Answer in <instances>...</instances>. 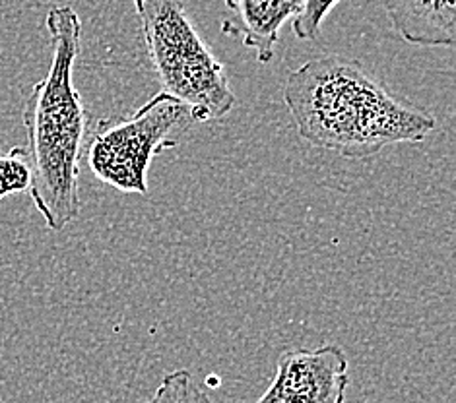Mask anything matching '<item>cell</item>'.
I'll return each instance as SVG.
<instances>
[{
  "label": "cell",
  "instance_id": "cell-7",
  "mask_svg": "<svg viewBox=\"0 0 456 403\" xmlns=\"http://www.w3.org/2000/svg\"><path fill=\"white\" fill-rule=\"evenodd\" d=\"M396 34L410 45L452 47L456 43V0H385Z\"/></svg>",
  "mask_w": 456,
  "mask_h": 403
},
{
  "label": "cell",
  "instance_id": "cell-4",
  "mask_svg": "<svg viewBox=\"0 0 456 403\" xmlns=\"http://www.w3.org/2000/svg\"><path fill=\"white\" fill-rule=\"evenodd\" d=\"M194 125L191 109L159 92L126 118H102L86 138L84 157L95 179L126 194H148L151 159L179 146Z\"/></svg>",
  "mask_w": 456,
  "mask_h": 403
},
{
  "label": "cell",
  "instance_id": "cell-2",
  "mask_svg": "<svg viewBox=\"0 0 456 403\" xmlns=\"http://www.w3.org/2000/svg\"><path fill=\"white\" fill-rule=\"evenodd\" d=\"M45 26L53 57L45 78L31 85L24 107L29 196L51 231H62L80 215V169L90 113L74 88V64L80 54L82 21L72 6H53Z\"/></svg>",
  "mask_w": 456,
  "mask_h": 403
},
{
  "label": "cell",
  "instance_id": "cell-5",
  "mask_svg": "<svg viewBox=\"0 0 456 403\" xmlns=\"http://www.w3.org/2000/svg\"><path fill=\"white\" fill-rule=\"evenodd\" d=\"M340 345L284 351L273 384L256 403H344L350 375Z\"/></svg>",
  "mask_w": 456,
  "mask_h": 403
},
{
  "label": "cell",
  "instance_id": "cell-1",
  "mask_svg": "<svg viewBox=\"0 0 456 403\" xmlns=\"http://www.w3.org/2000/svg\"><path fill=\"white\" fill-rule=\"evenodd\" d=\"M284 103L311 146L363 159L388 146L423 141L436 117L398 100L357 60L327 54L288 74Z\"/></svg>",
  "mask_w": 456,
  "mask_h": 403
},
{
  "label": "cell",
  "instance_id": "cell-8",
  "mask_svg": "<svg viewBox=\"0 0 456 403\" xmlns=\"http://www.w3.org/2000/svg\"><path fill=\"white\" fill-rule=\"evenodd\" d=\"M146 403H212L208 394L197 384L189 370H175L161 380V384Z\"/></svg>",
  "mask_w": 456,
  "mask_h": 403
},
{
  "label": "cell",
  "instance_id": "cell-6",
  "mask_svg": "<svg viewBox=\"0 0 456 403\" xmlns=\"http://www.w3.org/2000/svg\"><path fill=\"white\" fill-rule=\"evenodd\" d=\"M303 0H225L232 18L222 21L225 36L241 39L253 49L258 62H270L276 52L280 31L288 20L296 18Z\"/></svg>",
  "mask_w": 456,
  "mask_h": 403
},
{
  "label": "cell",
  "instance_id": "cell-3",
  "mask_svg": "<svg viewBox=\"0 0 456 403\" xmlns=\"http://www.w3.org/2000/svg\"><path fill=\"white\" fill-rule=\"evenodd\" d=\"M161 92L191 109L194 123L230 115L237 103L224 64L206 45L183 0H134Z\"/></svg>",
  "mask_w": 456,
  "mask_h": 403
},
{
  "label": "cell",
  "instance_id": "cell-9",
  "mask_svg": "<svg viewBox=\"0 0 456 403\" xmlns=\"http://www.w3.org/2000/svg\"><path fill=\"white\" fill-rule=\"evenodd\" d=\"M31 187V165L26 148H12L0 156V200L8 194L26 192Z\"/></svg>",
  "mask_w": 456,
  "mask_h": 403
},
{
  "label": "cell",
  "instance_id": "cell-10",
  "mask_svg": "<svg viewBox=\"0 0 456 403\" xmlns=\"http://www.w3.org/2000/svg\"><path fill=\"white\" fill-rule=\"evenodd\" d=\"M340 0H303V6L293 18V34L301 41H311L321 34L322 21L327 20L330 10L338 4Z\"/></svg>",
  "mask_w": 456,
  "mask_h": 403
}]
</instances>
